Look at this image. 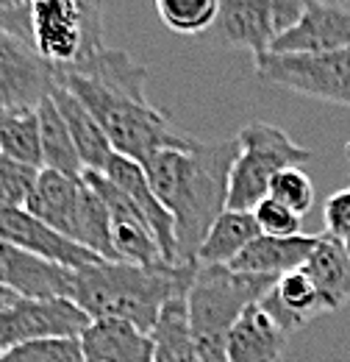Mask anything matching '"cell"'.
<instances>
[{
    "mask_svg": "<svg viewBox=\"0 0 350 362\" xmlns=\"http://www.w3.org/2000/svg\"><path fill=\"white\" fill-rule=\"evenodd\" d=\"M56 84L70 90L100 123L114 153L145 165L159 151H186L198 139L175 129L170 115L145 95L147 67L126 50L103 47L73 70H53Z\"/></svg>",
    "mask_w": 350,
    "mask_h": 362,
    "instance_id": "6da1fadb",
    "label": "cell"
},
{
    "mask_svg": "<svg viewBox=\"0 0 350 362\" xmlns=\"http://www.w3.org/2000/svg\"><path fill=\"white\" fill-rule=\"evenodd\" d=\"M239 142H198L186 151H159L142 168L156 198L175 221L178 265H198V251L228 209L231 168Z\"/></svg>",
    "mask_w": 350,
    "mask_h": 362,
    "instance_id": "7a4b0ae2",
    "label": "cell"
},
{
    "mask_svg": "<svg viewBox=\"0 0 350 362\" xmlns=\"http://www.w3.org/2000/svg\"><path fill=\"white\" fill-rule=\"evenodd\" d=\"M198 265H131L100 259L76 271L73 301L92 320L117 317L153 332L162 310L186 298Z\"/></svg>",
    "mask_w": 350,
    "mask_h": 362,
    "instance_id": "3957f363",
    "label": "cell"
},
{
    "mask_svg": "<svg viewBox=\"0 0 350 362\" xmlns=\"http://www.w3.org/2000/svg\"><path fill=\"white\" fill-rule=\"evenodd\" d=\"M0 25L53 70H73L103 50L100 0H28L23 8L0 11Z\"/></svg>",
    "mask_w": 350,
    "mask_h": 362,
    "instance_id": "277c9868",
    "label": "cell"
},
{
    "mask_svg": "<svg viewBox=\"0 0 350 362\" xmlns=\"http://www.w3.org/2000/svg\"><path fill=\"white\" fill-rule=\"evenodd\" d=\"M278 279L234 273L225 265H198L186 293L189 326L200 362H228V337L239 315L262 301Z\"/></svg>",
    "mask_w": 350,
    "mask_h": 362,
    "instance_id": "5b68a950",
    "label": "cell"
},
{
    "mask_svg": "<svg viewBox=\"0 0 350 362\" xmlns=\"http://www.w3.org/2000/svg\"><path fill=\"white\" fill-rule=\"evenodd\" d=\"M239 156L231 168L228 184V209L253 212L270 195L272 179L286 168H301L303 162L314 159V153L298 145L289 134L272 123H248L236 134Z\"/></svg>",
    "mask_w": 350,
    "mask_h": 362,
    "instance_id": "8992f818",
    "label": "cell"
},
{
    "mask_svg": "<svg viewBox=\"0 0 350 362\" xmlns=\"http://www.w3.org/2000/svg\"><path fill=\"white\" fill-rule=\"evenodd\" d=\"M306 11V0H219L217 20L203 34L212 45L251 50L256 59L289 34Z\"/></svg>",
    "mask_w": 350,
    "mask_h": 362,
    "instance_id": "52a82bcc",
    "label": "cell"
},
{
    "mask_svg": "<svg viewBox=\"0 0 350 362\" xmlns=\"http://www.w3.org/2000/svg\"><path fill=\"white\" fill-rule=\"evenodd\" d=\"M256 76L270 87L350 106V47L325 53H264Z\"/></svg>",
    "mask_w": 350,
    "mask_h": 362,
    "instance_id": "ba28073f",
    "label": "cell"
},
{
    "mask_svg": "<svg viewBox=\"0 0 350 362\" xmlns=\"http://www.w3.org/2000/svg\"><path fill=\"white\" fill-rule=\"evenodd\" d=\"M92 317L73 298H17L0 310V351L53 337H81Z\"/></svg>",
    "mask_w": 350,
    "mask_h": 362,
    "instance_id": "9c48e42d",
    "label": "cell"
},
{
    "mask_svg": "<svg viewBox=\"0 0 350 362\" xmlns=\"http://www.w3.org/2000/svg\"><path fill=\"white\" fill-rule=\"evenodd\" d=\"M84 179L103 198V204L109 206L111 243H114L117 259L120 262H131V265H167L153 228L147 223V218L142 215V209L131 201V195H126L114 181H109L103 173L84 170Z\"/></svg>",
    "mask_w": 350,
    "mask_h": 362,
    "instance_id": "30bf717a",
    "label": "cell"
},
{
    "mask_svg": "<svg viewBox=\"0 0 350 362\" xmlns=\"http://www.w3.org/2000/svg\"><path fill=\"white\" fill-rule=\"evenodd\" d=\"M56 84L53 67L0 25V109H37Z\"/></svg>",
    "mask_w": 350,
    "mask_h": 362,
    "instance_id": "8fae6325",
    "label": "cell"
},
{
    "mask_svg": "<svg viewBox=\"0 0 350 362\" xmlns=\"http://www.w3.org/2000/svg\"><path fill=\"white\" fill-rule=\"evenodd\" d=\"M0 243L17 245L28 254H37L42 259H50V262L73 268V271L100 262V257H95L84 245L61 237L50 226H44L40 218H34L23 206L0 204Z\"/></svg>",
    "mask_w": 350,
    "mask_h": 362,
    "instance_id": "7c38bea8",
    "label": "cell"
},
{
    "mask_svg": "<svg viewBox=\"0 0 350 362\" xmlns=\"http://www.w3.org/2000/svg\"><path fill=\"white\" fill-rule=\"evenodd\" d=\"M0 287L17 298H73L76 271L0 243Z\"/></svg>",
    "mask_w": 350,
    "mask_h": 362,
    "instance_id": "4fadbf2b",
    "label": "cell"
},
{
    "mask_svg": "<svg viewBox=\"0 0 350 362\" xmlns=\"http://www.w3.org/2000/svg\"><path fill=\"white\" fill-rule=\"evenodd\" d=\"M350 47V8L306 0L301 23L284 34L270 53H325Z\"/></svg>",
    "mask_w": 350,
    "mask_h": 362,
    "instance_id": "5bb4252c",
    "label": "cell"
},
{
    "mask_svg": "<svg viewBox=\"0 0 350 362\" xmlns=\"http://www.w3.org/2000/svg\"><path fill=\"white\" fill-rule=\"evenodd\" d=\"M103 176L109 181H114L126 195H131V201L142 209V215L147 218V223L153 228L162 254L167 259V265H178V251H175V221L173 215L164 209V204L156 198L150 181L145 176V168L139 162H133L128 156L114 153L103 170Z\"/></svg>",
    "mask_w": 350,
    "mask_h": 362,
    "instance_id": "9a60e30c",
    "label": "cell"
},
{
    "mask_svg": "<svg viewBox=\"0 0 350 362\" xmlns=\"http://www.w3.org/2000/svg\"><path fill=\"white\" fill-rule=\"evenodd\" d=\"M81 192H84V176H67V173L42 168L25 209L34 218H40L44 226L73 240L78 206H81Z\"/></svg>",
    "mask_w": 350,
    "mask_h": 362,
    "instance_id": "2e32d148",
    "label": "cell"
},
{
    "mask_svg": "<svg viewBox=\"0 0 350 362\" xmlns=\"http://www.w3.org/2000/svg\"><path fill=\"white\" fill-rule=\"evenodd\" d=\"M317 237L320 234H298V237H264V234H259L228 268L234 273L281 279V276L301 271L306 265L308 254L317 245Z\"/></svg>",
    "mask_w": 350,
    "mask_h": 362,
    "instance_id": "e0dca14e",
    "label": "cell"
},
{
    "mask_svg": "<svg viewBox=\"0 0 350 362\" xmlns=\"http://www.w3.org/2000/svg\"><path fill=\"white\" fill-rule=\"evenodd\" d=\"M87 362H153V337L128 320L100 317L81 334Z\"/></svg>",
    "mask_w": 350,
    "mask_h": 362,
    "instance_id": "ac0fdd59",
    "label": "cell"
},
{
    "mask_svg": "<svg viewBox=\"0 0 350 362\" xmlns=\"http://www.w3.org/2000/svg\"><path fill=\"white\" fill-rule=\"evenodd\" d=\"M286 332L264 310L262 301L251 304L231 329L228 362H281L286 349Z\"/></svg>",
    "mask_w": 350,
    "mask_h": 362,
    "instance_id": "d6986e66",
    "label": "cell"
},
{
    "mask_svg": "<svg viewBox=\"0 0 350 362\" xmlns=\"http://www.w3.org/2000/svg\"><path fill=\"white\" fill-rule=\"evenodd\" d=\"M303 273L317 287L325 313H337L350 301V259L345 254V243L334 234L322 231L317 237V245L308 254Z\"/></svg>",
    "mask_w": 350,
    "mask_h": 362,
    "instance_id": "ffe728a7",
    "label": "cell"
},
{
    "mask_svg": "<svg viewBox=\"0 0 350 362\" xmlns=\"http://www.w3.org/2000/svg\"><path fill=\"white\" fill-rule=\"evenodd\" d=\"M50 100L56 103L59 115L64 117L67 129H70V136L76 142V151L84 162V170H95V173H103L109 159L114 156V148L111 142L106 139L100 123L92 117L87 106L73 95L70 90H64L61 84H53L50 87Z\"/></svg>",
    "mask_w": 350,
    "mask_h": 362,
    "instance_id": "44dd1931",
    "label": "cell"
},
{
    "mask_svg": "<svg viewBox=\"0 0 350 362\" xmlns=\"http://www.w3.org/2000/svg\"><path fill=\"white\" fill-rule=\"evenodd\" d=\"M262 304L264 310L281 323V329L286 334L303 329L311 317L325 313L322 301H320V293L311 284V279L303 273V268L281 276L275 281V287L262 298Z\"/></svg>",
    "mask_w": 350,
    "mask_h": 362,
    "instance_id": "7402d4cb",
    "label": "cell"
},
{
    "mask_svg": "<svg viewBox=\"0 0 350 362\" xmlns=\"http://www.w3.org/2000/svg\"><path fill=\"white\" fill-rule=\"evenodd\" d=\"M259 237V226L253 212H236L225 209L217 218V223L209 228L200 251L198 265H231L253 240Z\"/></svg>",
    "mask_w": 350,
    "mask_h": 362,
    "instance_id": "603a6c76",
    "label": "cell"
},
{
    "mask_svg": "<svg viewBox=\"0 0 350 362\" xmlns=\"http://www.w3.org/2000/svg\"><path fill=\"white\" fill-rule=\"evenodd\" d=\"M150 337H153V362H200L189 326L186 298H175L162 310Z\"/></svg>",
    "mask_w": 350,
    "mask_h": 362,
    "instance_id": "cb8c5ba5",
    "label": "cell"
},
{
    "mask_svg": "<svg viewBox=\"0 0 350 362\" xmlns=\"http://www.w3.org/2000/svg\"><path fill=\"white\" fill-rule=\"evenodd\" d=\"M37 112H40V136H42V168L67 176H84V162L50 95L37 106Z\"/></svg>",
    "mask_w": 350,
    "mask_h": 362,
    "instance_id": "d4e9b609",
    "label": "cell"
},
{
    "mask_svg": "<svg viewBox=\"0 0 350 362\" xmlns=\"http://www.w3.org/2000/svg\"><path fill=\"white\" fill-rule=\"evenodd\" d=\"M0 153L17 162L42 168V136L37 109H3L0 115Z\"/></svg>",
    "mask_w": 350,
    "mask_h": 362,
    "instance_id": "484cf974",
    "label": "cell"
},
{
    "mask_svg": "<svg viewBox=\"0 0 350 362\" xmlns=\"http://www.w3.org/2000/svg\"><path fill=\"white\" fill-rule=\"evenodd\" d=\"M219 0H156L162 23L183 37L206 34L217 20Z\"/></svg>",
    "mask_w": 350,
    "mask_h": 362,
    "instance_id": "4316f807",
    "label": "cell"
},
{
    "mask_svg": "<svg viewBox=\"0 0 350 362\" xmlns=\"http://www.w3.org/2000/svg\"><path fill=\"white\" fill-rule=\"evenodd\" d=\"M0 362H87L81 337L34 340L0 351Z\"/></svg>",
    "mask_w": 350,
    "mask_h": 362,
    "instance_id": "83f0119b",
    "label": "cell"
},
{
    "mask_svg": "<svg viewBox=\"0 0 350 362\" xmlns=\"http://www.w3.org/2000/svg\"><path fill=\"white\" fill-rule=\"evenodd\" d=\"M40 173H42V168H34V165H25V162H17V159L0 153V204L25 209V204L40 181Z\"/></svg>",
    "mask_w": 350,
    "mask_h": 362,
    "instance_id": "f1b7e54d",
    "label": "cell"
},
{
    "mask_svg": "<svg viewBox=\"0 0 350 362\" xmlns=\"http://www.w3.org/2000/svg\"><path fill=\"white\" fill-rule=\"evenodd\" d=\"M270 198H275L278 204L289 206L303 218L314 206V184L303 173V168H286L270 184Z\"/></svg>",
    "mask_w": 350,
    "mask_h": 362,
    "instance_id": "f546056e",
    "label": "cell"
},
{
    "mask_svg": "<svg viewBox=\"0 0 350 362\" xmlns=\"http://www.w3.org/2000/svg\"><path fill=\"white\" fill-rule=\"evenodd\" d=\"M253 218H256L259 234H264V237H298V234H303L301 231L303 218L270 195L253 209Z\"/></svg>",
    "mask_w": 350,
    "mask_h": 362,
    "instance_id": "4dcf8cb0",
    "label": "cell"
},
{
    "mask_svg": "<svg viewBox=\"0 0 350 362\" xmlns=\"http://www.w3.org/2000/svg\"><path fill=\"white\" fill-rule=\"evenodd\" d=\"M325 231L337 240H350V187L334 192L325 204Z\"/></svg>",
    "mask_w": 350,
    "mask_h": 362,
    "instance_id": "1f68e13d",
    "label": "cell"
},
{
    "mask_svg": "<svg viewBox=\"0 0 350 362\" xmlns=\"http://www.w3.org/2000/svg\"><path fill=\"white\" fill-rule=\"evenodd\" d=\"M11 301H17V296H14V293H8L6 287H0V310H6Z\"/></svg>",
    "mask_w": 350,
    "mask_h": 362,
    "instance_id": "d6a6232c",
    "label": "cell"
},
{
    "mask_svg": "<svg viewBox=\"0 0 350 362\" xmlns=\"http://www.w3.org/2000/svg\"><path fill=\"white\" fill-rule=\"evenodd\" d=\"M317 3H334V6H345V8H350V0H317Z\"/></svg>",
    "mask_w": 350,
    "mask_h": 362,
    "instance_id": "836d02e7",
    "label": "cell"
},
{
    "mask_svg": "<svg viewBox=\"0 0 350 362\" xmlns=\"http://www.w3.org/2000/svg\"><path fill=\"white\" fill-rule=\"evenodd\" d=\"M345 165H348V173H350V142L345 145Z\"/></svg>",
    "mask_w": 350,
    "mask_h": 362,
    "instance_id": "e575fe53",
    "label": "cell"
},
{
    "mask_svg": "<svg viewBox=\"0 0 350 362\" xmlns=\"http://www.w3.org/2000/svg\"><path fill=\"white\" fill-rule=\"evenodd\" d=\"M345 243V254H348V259H350V240H342Z\"/></svg>",
    "mask_w": 350,
    "mask_h": 362,
    "instance_id": "d590c367",
    "label": "cell"
}]
</instances>
